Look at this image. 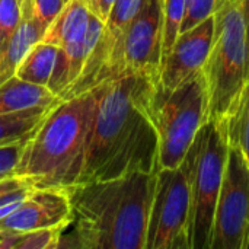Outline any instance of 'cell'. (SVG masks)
I'll use <instances>...</instances> for the list:
<instances>
[{"label": "cell", "mask_w": 249, "mask_h": 249, "mask_svg": "<svg viewBox=\"0 0 249 249\" xmlns=\"http://www.w3.org/2000/svg\"><path fill=\"white\" fill-rule=\"evenodd\" d=\"M187 0H162L163 10V41L162 57L172 48L177 36L179 35L181 23L185 15Z\"/></svg>", "instance_id": "d6986e66"}, {"label": "cell", "mask_w": 249, "mask_h": 249, "mask_svg": "<svg viewBox=\"0 0 249 249\" xmlns=\"http://www.w3.org/2000/svg\"><path fill=\"white\" fill-rule=\"evenodd\" d=\"M67 188H32L22 204L0 220V235L45 228L67 229L71 223Z\"/></svg>", "instance_id": "8fae6325"}, {"label": "cell", "mask_w": 249, "mask_h": 249, "mask_svg": "<svg viewBox=\"0 0 249 249\" xmlns=\"http://www.w3.org/2000/svg\"><path fill=\"white\" fill-rule=\"evenodd\" d=\"M57 55V45L47 41H39L20 60L15 70V76L25 82L47 88L55 66Z\"/></svg>", "instance_id": "2e32d148"}, {"label": "cell", "mask_w": 249, "mask_h": 249, "mask_svg": "<svg viewBox=\"0 0 249 249\" xmlns=\"http://www.w3.org/2000/svg\"><path fill=\"white\" fill-rule=\"evenodd\" d=\"M90 15L89 0H69L48 26L41 41L51 42L58 48L77 41L86 34Z\"/></svg>", "instance_id": "4fadbf2b"}, {"label": "cell", "mask_w": 249, "mask_h": 249, "mask_svg": "<svg viewBox=\"0 0 249 249\" xmlns=\"http://www.w3.org/2000/svg\"><path fill=\"white\" fill-rule=\"evenodd\" d=\"M63 233L64 229L61 228L1 233L0 249H57Z\"/></svg>", "instance_id": "ac0fdd59"}, {"label": "cell", "mask_w": 249, "mask_h": 249, "mask_svg": "<svg viewBox=\"0 0 249 249\" xmlns=\"http://www.w3.org/2000/svg\"><path fill=\"white\" fill-rule=\"evenodd\" d=\"M146 249H191V184L185 159L156 171Z\"/></svg>", "instance_id": "52a82bcc"}, {"label": "cell", "mask_w": 249, "mask_h": 249, "mask_svg": "<svg viewBox=\"0 0 249 249\" xmlns=\"http://www.w3.org/2000/svg\"><path fill=\"white\" fill-rule=\"evenodd\" d=\"M156 172L69 187L71 232L58 248L146 249Z\"/></svg>", "instance_id": "7a4b0ae2"}, {"label": "cell", "mask_w": 249, "mask_h": 249, "mask_svg": "<svg viewBox=\"0 0 249 249\" xmlns=\"http://www.w3.org/2000/svg\"><path fill=\"white\" fill-rule=\"evenodd\" d=\"M163 10L162 0H149L131 20L115 51L111 77L120 73L146 74L158 82L162 60Z\"/></svg>", "instance_id": "9c48e42d"}, {"label": "cell", "mask_w": 249, "mask_h": 249, "mask_svg": "<svg viewBox=\"0 0 249 249\" xmlns=\"http://www.w3.org/2000/svg\"><path fill=\"white\" fill-rule=\"evenodd\" d=\"M115 3V0H89V6H90V10L98 16L101 18L104 22L112 7V4Z\"/></svg>", "instance_id": "d4e9b609"}, {"label": "cell", "mask_w": 249, "mask_h": 249, "mask_svg": "<svg viewBox=\"0 0 249 249\" xmlns=\"http://www.w3.org/2000/svg\"><path fill=\"white\" fill-rule=\"evenodd\" d=\"M219 121L229 147L238 149L249 165V77Z\"/></svg>", "instance_id": "9a60e30c"}, {"label": "cell", "mask_w": 249, "mask_h": 249, "mask_svg": "<svg viewBox=\"0 0 249 249\" xmlns=\"http://www.w3.org/2000/svg\"><path fill=\"white\" fill-rule=\"evenodd\" d=\"M18 1H19V3H22V1H23V0H18Z\"/></svg>", "instance_id": "4316f807"}, {"label": "cell", "mask_w": 249, "mask_h": 249, "mask_svg": "<svg viewBox=\"0 0 249 249\" xmlns=\"http://www.w3.org/2000/svg\"><path fill=\"white\" fill-rule=\"evenodd\" d=\"M249 248V165L229 147L212 231L210 249Z\"/></svg>", "instance_id": "ba28073f"}, {"label": "cell", "mask_w": 249, "mask_h": 249, "mask_svg": "<svg viewBox=\"0 0 249 249\" xmlns=\"http://www.w3.org/2000/svg\"><path fill=\"white\" fill-rule=\"evenodd\" d=\"M225 0H187L185 15L179 32L188 31L203 20L216 15Z\"/></svg>", "instance_id": "44dd1931"}, {"label": "cell", "mask_w": 249, "mask_h": 249, "mask_svg": "<svg viewBox=\"0 0 249 249\" xmlns=\"http://www.w3.org/2000/svg\"><path fill=\"white\" fill-rule=\"evenodd\" d=\"M96 107L95 90L58 99L25 142L13 175L32 188L76 184Z\"/></svg>", "instance_id": "3957f363"}, {"label": "cell", "mask_w": 249, "mask_h": 249, "mask_svg": "<svg viewBox=\"0 0 249 249\" xmlns=\"http://www.w3.org/2000/svg\"><path fill=\"white\" fill-rule=\"evenodd\" d=\"M58 98L45 86L34 85L12 76L0 83V115L35 107H48Z\"/></svg>", "instance_id": "5bb4252c"}, {"label": "cell", "mask_w": 249, "mask_h": 249, "mask_svg": "<svg viewBox=\"0 0 249 249\" xmlns=\"http://www.w3.org/2000/svg\"><path fill=\"white\" fill-rule=\"evenodd\" d=\"M22 12L18 0H0V58L20 23Z\"/></svg>", "instance_id": "ffe728a7"}, {"label": "cell", "mask_w": 249, "mask_h": 249, "mask_svg": "<svg viewBox=\"0 0 249 249\" xmlns=\"http://www.w3.org/2000/svg\"><path fill=\"white\" fill-rule=\"evenodd\" d=\"M156 83L146 74L120 73L93 88L95 115L76 184L158 171Z\"/></svg>", "instance_id": "6da1fadb"}, {"label": "cell", "mask_w": 249, "mask_h": 249, "mask_svg": "<svg viewBox=\"0 0 249 249\" xmlns=\"http://www.w3.org/2000/svg\"><path fill=\"white\" fill-rule=\"evenodd\" d=\"M152 112L159 144L158 169L178 168L198 130L209 121V95L203 71L172 90L156 88Z\"/></svg>", "instance_id": "5b68a950"}, {"label": "cell", "mask_w": 249, "mask_h": 249, "mask_svg": "<svg viewBox=\"0 0 249 249\" xmlns=\"http://www.w3.org/2000/svg\"><path fill=\"white\" fill-rule=\"evenodd\" d=\"M25 142L26 140L16 142V143L6 144V146H0V177L13 174V171H15V168L20 159Z\"/></svg>", "instance_id": "603a6c76"}, {"label": "cell", "mask_w": 249, "mask_h": 249, "mask_svg": "<svg viewBox=\"0 0 249 249\" xmlns=\"http://www.w3.org/2000/svg\"><path fill=\"white\" fill-rule=\"evenodd\" d=\"M4 177H6V175H4ZM1 178H3V177H0V179H1Z\"/></svg>", "instance_id": "83f0119b"}, {"label": "cell", "mask_w": 249, "mask_h": 249, "mask_svg": "<svg viewBox=\"0 0 249 249\" xmlns=\"http://www.w3.org/2000/svg\"><path fill=\"white\" fill-rule=\"evenodd\" d=\"M244 4V12H245V18H247V26H248V36H249V0H242Z\"/></svg>", "instance_id": "484cf974"}, {"label": "cell", "mask_w": 249, "mask_h": 249, "mask_svg": "<svg viewBox=\"0 0 249 249\" xmlns=\"http://www.w3.org/2000/svg\"><path fill=\"white\" fill-rule=\"evenodd\" d=\"M53 105L35 107L0 115V146L28 140L34 134L35 128L42 123Z\"/></svg>", "instance_id": "e0dca14e"}, {"label": "cell", "mask_w": 249, "mask_h": 249, "mask_svg": "<svg viewBox=\"0 0 249 249\" xmlns=\"http://www.w3.org/2000/svg\"><path fill=\"white\" fill-rule=\"evenodd\" d=\"M29 187L25 181H22L20 178L15 177L13 174L10 175H6L0 179V197L1 196H6L9 193H13V191H18L20 188H26ZM32 188V187H31Z\"/></svg>", "instance_id": "cb8c5ba5"}, {"label": "cell", "mask_w": 249, "mask_h": 249, "mask_svg": "<svg viewBox=\"0 0 249 249\" xmlns=\"http://www.w3.org/2000/svg\"><path fill=\"white\" fill-rule=\"evenodd\" d=\"M31 1L34 7V13L45 31L53 23V20L58 16L64 4L67 3V0H31Z\"/></svg>", "instance_id": "7402d4cb"}, {"label": "cell", "mask_w": 249, "mask_h": 249, "mask_svg": "<svg viewBox=\"0 0 249 249\" xmlns=\"http://www.w3.org/2000/svg\"><path fill=\"white\" fill-rule=\"evenodd\" d=\"M209 95V121H219L249 77V36L242 0H225L214 15V35L201 69Z\"/></svg>", "instance_id": "277c9868"}, {"label": "cell", "mask_w": 249, "mask_h": 249, "mask_svg": "<svg viewBox=\"0 0 249 249\" xmlns=\"http://www.w3.org/2000/svg\"><path fill=\"white\" fill-rule=\"evenodd\" d=\"M228 153L222 123L210 120L198 130L185 156L191 184V249H210Z\"/></svg>", "instance_id": "8992f818"}, {"label": "cell", "mask_w": 249, "mask_h": 249, "mask_svg": "<svg viewBox=\"0 0 249 249\" xmlns=\"http://www.w3.org/2000/svg\"><path fill=\"white\" fill-rule=\"evenodd\" d=\"M67 1H69V0H67Z\"/></svg>", "instance_id": "f1b7e54d"}, {"label": "cell", "mask_w": 249, "mask_h": 249, "mask_svg": "<svg viewBox=\"0 0 249 249\" xmlns=\"http://www.w3.org/2000/svg\"><path fill=\"white\" fill-rule=\"evenodd\" d=\"M20 23L13 34L3 57L0 58V83L15 74V70L20 60L36 42L44 38L45 34V29L41 26L34 13L31 0H23L20 3Z\"/></svg>", "instance_id": "7c38bea8"}, {"label": "cell", "mask_w": 249, "mask_h": 249, "mask_svg": "<svg viewBox=\"0 0 249 249\" xmlns=\"http://www.w3.org/2000/svg\"><path fill=\"white\" fill-rule=\"evenodd\" d=\"M214 35V16L179 32L172 48L162 57L156 88L168 92L197 74L210 53Z\"/></svg>", "instance_id": "30bf717a"}]
</instances>
